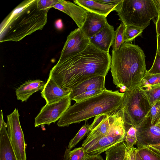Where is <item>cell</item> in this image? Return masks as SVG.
I'll use <instances>...</instances> for the list:
<instances>
[{
	"label": "cell",
	"instance_id": "cell-15",
	"mask_svg": "<svg viewBox=\"0 0 160 160\" xmlns=\"http://www.w3.org/2000/svg\"><path fill=\"white\" fill-rule=\"evenodd\" d=\"M115 33L113 26L108 23L101 31L89 39L90 42L100 50L109 52L113 42Z\"/></svg>",
	"mask_w": 160,
	"mask_h": 160
},
{
	"label": "cell",
	"instance_id": "cell-40",
	"mask_svg": "<svg viewBox=\"0 0 160 160\" xmlns=\"http://www.w3.org/2000/svg\"><path fill=\"white\" fill-rule=\"evenodd\" d=\"M58 1V2L53 6V8L63 12H64V7L63 5L59 2V0Z\"/></svg>",
	"mask_w": 160,
	"mask_h": 160
},
{
	"label": "cell",
	"instance_id": "cell-38",
	"mask_svg": "<svg viewBox=\"0 0 160 160\" xmlns=\"http://www.w3.org/2000/svg\"><path fill=\"white\" fill-rule=\"evenodd\" d=\"M157 34L160 35V12L155 22Z\"/></svg>",
	"mask_w": 160,
	"mask_h": 160
},
{
	"label": "cell",
	"instance_id": "cell-5",
	"mask_svg": "<svg viewBox=\"0 0 160 160\" xmlns=\"http://www.w3.org/2000/svg\"><path fill=\"white\" fill-rule=\"evenodd\" d=\"M126 26L144 29L160 12V0H123L116 11Z\"/></svg>",
	"mask_w": 160,
	"mask_h": 160
},
{
	"label": "cell",
	"instance_id": "cell-6",
	"mask_svg": "<svg viewBox=\"0 0 160 160\" xmlns=\"http://www.w3.org/2000/svg\"><path fill=\"white\" fill-rule=\"evenodd\" d=\"M123 93L121 108L125 123L137 128L147 118L151 106L144 90L139 86Z\"/></svg>",
	"mask_w": 160,
	"mask_h": 160
},
{
	"label": "cell",
	"instance_id": "cell-14",
	"mask_svg": "<svg viewBox=\"0 0 160 160\" xmlns=\"http://www.w3.org/2000/svg\"><path fill=\"white\" fill-rule=\"evenodd\" d=\"M71 92V89L62 88L49 76L44 88L41 92V94L42 97L45 99L46 104H50L70 95Z\"/></svg>",
	"mask_w": 160,
	"mask_h": 160
},
{
	"label": "cell",
	"instance_id": "cell-9",
	"mask_svg": "<svg viewBox=\"0 0 160 160\" xmlns=\"http://www.w3.org/2000/svg\"><path fill=\"white\" fill-rule=\"evenodd\" d=\"M18 109L7 116V132L9 140L19 160H27L24 134L19 119Z\"/></svg>",
	"mask_w": 160,
	"mask_h": 160
},
{
	"label": "cell",
	"instance_id": "cell-13",
	"mask_svg": "<svg viewBox=\"0 0 160 160\" xmlns=\"http://www.w3.org/2000/svg\"><path fill=\"white\" fill-rule=\"evenodd\" d=\"M108 23L106 17L88 11L85 21L80 28L89 39L101 31Z\"/></svg>",
	"mask_w": 160,
	"mask_h": 160
},
{
	"label": "cell",
	"instance_id": "cell-23",
	"mask_svg": "<svg viewBox=\"0 0 160 160\" xmlns=\"http://www.w3.org/2000/svg\"><path fill=\"white\" fill-rule=\"evenodd\" d=\"M90 132V125L85 124L80 129L75 136L70 141L68 148L71 150L83 139Z\"/></svg>",
	"mask_w": 160,
	"mask_h": 160
},
{
	"label": "cell",
	"instance_id": "cell-43",
	"mask_svg": "<svg viewBox=\"0 0 160 160\" xmlns=\"http://www.w3.org/2000/svg\"><path fill=\"white\" fill-rule=\"evenodd\" d=\"M70 150L68 148L65 150L63 160H69L68 153Z\"/></svg>",
	"mask_w": 160,
	"mask_h": 160
},
{
	"label": "cell",
	"instance_id": "cell-47",
	"mask_svg": "<svg viewBox=\"0 0 160 160\" xmlns=\"http://www.w3.org/2000/svg\"><path fill=\"white\" fill-rule=\"evenodd\" d=\"M160 120V119H159V120L158 121V122Z\"/></svg>",
	"mask_w": 160,
	"mask_h": 160
},
{
	"label": "cell",
	"instance_id": "cell-17",
	"mask_svg": "<svg viewBox=\"0 0 160 160\" xmlns=\"http://www.w3.org/2000/svg\"><path fill=\"white\" fill-rule=\"evenodd\" d=\"M74 3L89 12L107 17L111 12L117 11L119 4L112 5L103 3L100 1L75 0Z\"/></svg>",
	"mask_w": 160,
	"mask_h": 160
},
{
	"label": "cell",
	"instance_id": "cell-7",
	"mask_svg": "<svg viewBox=\"0 0 160 160\" xmlns=\"http://www.w3.org/2000/svg\"><path fill=\"white\" fill-rule=\"evenodd\" d=\"M122 118L123 112L121 108L113 113L102 114L95 117L90 125V132L82 143V146L83 149L107 134Z\"/></svg>",
	"mask_w": 160,
	"mask_h": 160
},
{
	"label": "cell",
	"instance_id": "cell-24",
	"mask_svg": "<svg viewBox=\"0 0 160 160\" xmlns=\"http://www.w3.org/2000/svg\"><path fill=\"white\" fill-rule=\"evenodd\" d=\"M144 29L132 26H126L124 34V43L131 42L138 36H142V33Z\"/></svg>",
	"mask_w": 160,
	"mask_h": 160
},
{
	"label": "cell",
	"instance_id": "cell-16",
	"mask_svg": "<svg viewBox=\"0 0 160 160\" xmlns=\"http://www.w3.org/2000/svg\"><path fill=\"white\" fill-rule=\"evenodd\" d=\"M105 77L102 76L91 78L71 89L69 96L71 100L86 92L94 89L103 90L105 88Z\"/></svg>",
	"mask_w": 160,
	"mask_h": 160
},
{
	"label": "cell",
	"instance_id": "cell-31",
	"mask_svg": "<svg viewBox=\"0 0 160 160\" xmlns=\"http://www.w3.org/2000/svg\"><path fill=\"white\" fill-rule=\"evenodd\" d=\"M147 73L150 75L160 74V56L156 52L153 64Z\"/></svg>",
	"mask_w": 160,
	"mask_h": 160
},
{
	"label": "cell",
	"instance_id": "cell-18",
	"mask_svg": "<svg viewBox=\"0 0 160 160\" xmlns=\"http://www.w3.org/2000/svg\"><path fill=\"white\" fill-rule=\"evenodd\" d=\"M45 83L40 80H29L25 82L16 90L17 99L22 102H26L34 93L42 91Z\"/></svg>",
	"mask_w": 160,
	"mask_h": 160
},
{
	"label": "cell",
	"instance_id": "cell-44",
	"mask_svg": "<svg viewBox=\"0 0 160 160\" xmlns=\"http://www.w3.org/2000/svg\"><path fill=\"white\" fill-rule=\"evenodd\" d=\"M135 160H142L137 150V148H136L134 153Z\"/></svg>",
	"mask_w": 160,
	"mask_h": 160
},
{
	"label": "cell",
	"instance_id": "cell-26",
	"mask_svg": "<svg viewBox=\"0 0 160 160\" xmlns=\"http://www.w3.org/2000/svg\"><path fill=\"white\" fill-rule=\"evenodd\" d=\"M149 118L150 124L154 125L157 124L160 118V100L154 103L147 116Z\"/></svg>",
	"mask_w": 160,
	"mask_h": 160
},
{
	"label": "cell",
	"instance_id": "cell-37",
	"mask_svg": "<svg viewBox=\"0 0 160 160\" xmlns=\"http://www.w3.org/2000/svg\"><path fill=\"white\" fill-rule=\"evenodd\" d=\"M87 160H104L100 154L88 155Z\"/></svg>",
	"mask_w": 160,
	"mask_h": 160
},
{
	"label": "cell",
	"instance_id": "cell-4",
	"mask_svg": "<svg viewBox=\"0 0 160 160\" xmlns=\"http://www.w3.org/2000/svg\"><path fill=\"white\" fill-rule=\"evenodd\" d=\"M124 93L105 88L99 94L70 106L58 120L59 127H68L102 114H109L119 109Z\"/></svg>",
	"mask_w": 160,
	"mask_h": 160
},
{
	"label": "cell",
	"instance_id": "cell-2",
	"mask_svg": "<svg viewBox=\"0 0 160 160\" xmlns=\"http://www.w3.org/2000/svg\"><path fill=\"white\" fill-rule=\"evenodd\" d=\"M145 55L138 46L124 42L112 51L111 72L113 83L122 92L139 85L146 74Z\"/></svg>",
	"mask_w": 160,
	"mask_h": 160
},
{
	"label": "cell",
	"instance_id": "cell-46",
	"mask_svg": "<svg viewBox=\"0 0 160 160\" xmlns=\"http://www.w3.org/2000/svg\"><path fill=\"white\" fill-rule=\"evenodd\" d=\"M160 128V120L156 124Z\"/></svg>",
	"mask_w": 160,
	"mask_h": 160
},
{
	"label": "cell",
	"instance_id": "cell-21",
	"mask_svg": "<svg viewBox=\"0 0 160 160\" xmlns=\"http://www.w3.org/2000/svg\"><path fill=\"white\" fill-rule=\"evenodd\" d=\"M128 149L124 142L105 151V160H127Z\"/></svg>",
	"mask_w": 160,
	"mask_h": 160
},
{
	"label": "cell",
	"instance_id": "cell-30",
	"mask_svg": "<svg viewBox=\"0 0 160 160\" xmlns=\"http://www.w3.org/2000/svg\"><path fill=\"white\" fill-rule=\"evenodd\" d=\"M86 154L82 146L75 148L69 151V160H82Z\"/></svg>",
	"mask_w": 160,
	"mask_h": 160
},
{
	"label": "cell",
	"instance_id": "cell-19",
	"mask_svg": "<svg viewBox=\"0 0 160 160\" xmlns=\"http://www.w3.org/2000/svg\"><path fill=\"white\" fill-rule=\"evenodd\" d=\"M59 1L64 7L63 12L73 20L78 28H81L85 21L88 11L71 2L63 0Z\"/></svg>",
	"mask_w": 160,
	"mask_h": 160
},
{
	"label": "cell",
	"instance_id": "cell-45",
	"mask_svg": "<svg viewBox=\"0 0 160 160\" xmlns=\"http://www.w3.org/2000/svg\"><path fill=\"white\" fill-rule=\"evenodd\" d=\"M88 155V154L87 153L82 160H87Z\"/></svg>",
	"mask_w": 160,
	"mask_h": 160
},
{
	"label": "cell",
	"instance_id": "cell-32",
	"mask_svg": "<svg viewBox=\"0 0 160 160\" xmlns=\"http://www.w3.org/2000/svg\"><path fill=\"white\" fill-rule=\"evenodd\" d=\"M103 91L101 89H96L86 92L75 97L73 100L76 102H80L99 94Z\"/></svg>",
	"mask_w": 160,
	"mask_h": 160
},
{
	"label": "cell",
	"instance_id": "cell-48",
	"mask_svg": "<svg viewBox=\"0 0 160 160\" xmlns=\"http://www.w3.org/2000/svg\"></svg>",
	"mask_w": 160,
	"mask_h": 160
},
{
	"label": "cell",
	"instance_id": "cell-33",
	"mask_svg": "<svg viewBox=\"0 0 160 160\" xmlns=\"http://www.w3.org/2000/svg\"><path fill=\"white\" fill-rule=\"evenodd\" d=\"M58 1V0H38V8L40 10H49Z\"/></svg>",
	"mask_w": 160,
	"mask_h": 160
},
{
	"label": "cell",
	"instance_id": "cell-8",
	"mask_svg": "<svg viewBox=\"0 0 160 160\" xmlns=\"http://www.w3.org/2000/svg\"><path fill=\"white\" fill-rule=\"evenodd\" d=\"M126 133L123 118L119 121L106 135L84 149L90 155H98L124 142Z\"/></svg>",
	"mask_w": 160,
	"mask_h": 160
},
{
	"label": "cell",
	"instance_id": "cell-22",
	"mask_svg": "<svg viewBox=\"0 0 160 160\" xmlns=\"http://www.w3.org/2000/svg\"><path fill=\"white\" fill-rule=\"evenodd\" d=\"M141 88L144 90L151 106L160 100V83Z\"/></svg>",
	"mask_w": 160,
	"mask_h": 160
},
{
	"label": "cell",
	"instance_id": "cell-12",
	"mask_svg": "<svg viewBox=\"0 0 160 160\" xmlns=\"http://www.w3.org/2000/svg\"><path fill=\"white\" fill-rule=\"evenodd\" d=\"M136 129L137 146L160 144V128L156 125H151L149 118Z\"/></svg>",
	"mask_w": 160,
	"mask_h": 160
},
{
	"label": "cell",
	"instance_id": "cell-10",
	"mask_svg": "<svg viewBox=\"0 0 160 160\" xmlns=\"http://www.w3.org/2000/svg\"><path fill=\"white\" fill-rule=\"evenodd\" d=\"M71 101L69 95L57 102L46 104L35 118V127L43 124L49 125L59 120L71 106Z\"/></svg>",
	"mask_w": 160,
	"mask_h": 160
},
{
	"label": "cell",
	"instance_id": "cell-41",
	"mask_svg": "<svg viewBox=\"0 0 160 160\" xmlns=\"http://www.w3.org/2000/svg\"><path fill=\"white\" fill-rule=\"evenodd\" d=\"M157 49L156 52L160 56V35L157 34Z\"/></svg>",
	"mask_w": 160,
	"mask_h": 160
},
{
	"label": "cell",
	"instance_id": "cell-20",
	"mask_svg": "<svg viewBox=\"0 0 160 160\" xmlns=\"http://www.w3.org/2000/svg\"><path fill=\"white\" fill-rule=\"evenodd\" d=\"M7 128L5 122L0 129V160H19L9 140Z\"/></svg>",
	"mask_w": 160,
	"mask_h": 160
},
{
	"label": "cell",
	"instance_id": "cell-3",
	"mask_svg": "<svg viewBox=\"0 0 160 160\" xmlns=\"http://www.w3.org/2000/svg\"><path fill=\"white\" fill-rule=\"evenodd\" d=\"M37 2L38 0L23 1L4 19L0 25L1 42L18 41L42 29L49 10H40Z\"/></svg>",
	"mask_w": 160,
	"mask_h": 160
},
{
	"label": "cell",
	"instance_id": "cell-25",
	"mask_svg": "<svg viewBox=\"0 0 160 160\" xmlns=\"http://www.w3.org/2000/svg\"><path fill=\"white\" fill-rule=\"evenodd\" d=\"M125 28V25L122 22L115 31L114 41L112 45V50H118L124 43L123 38Z\"/></svg>",
	"mask_w": 160,
	"mask_h": 160
},
{
	"label": "cell",
	"instance_id": "cell-28",
	"mask_svg": "<svg viewBox=\"0 0 160 160\" xmlns=\"http://www.w3.org/2000/svg\"><path fill=\"white\" fill-rule=\"evenodd\" d=\"M160 83V74L150 75L146 73L139 86L141 88Z\"/></svg>",
	"mask_w": 160,
	"mask_h": 160
},
{
	"label": "cell",
	"instance_id": "cell-36",
	"mask_svg": "<svg viewBox=\"0 0 160 160\" xmlns=\"http://www.w3.org/2000/svg\"><path fill=\"white\" fill-rule=\"evenodd\" d=\"M123 0H101L100 2L106 4L112 5H117L121 3Z\"/></svg>",
	"mask_w": 160,
	"mask_h": 160
},
{
	"label": "cell",
	"instance_id": "cell-34",
	"mask_svg": "<svg viewBox=\"0 0 160 160\" xmlns=\"http://www.w3.org/2000/svg\"><path fill=\"white\" fill-rule=\"evenodd\" d=\"M147 148L160 160V145L156 144L143 146Z\"/></svg>",
	"mask_w": 160,
	"mask_h": 160
},
{
	"label": "cell",
	"instance_id": "cell-42",
	"mask_svg": "<svg viewBox=\"0 0 160 160\" xmlns=\"http://www.w3.org/2000/svg\"><path fill=\"white\" fill-rule=\"evenodd\" d=\"M5 123L3 118L2 111L1 110V116L0 118V129L2 128Z\"/></svg>",
	"mask_w": 160,
	"mask_h": 160
},
{
	"label": "cell",
	"instance_id": "cell-35",
	"mask_svg": "<svg viewBox=\"0 0 160 160\" xmlns=\"http://www.w3.org/2000/svg\"><path fill=\"white\" fill-rule=\"evenodd\" d=\"M136 148L134 147L130 150H128L127 160H135L134 153Z\"/></svg>",
	"mask_w": 160,
	"mask_h": 160
},
{
	"label": "cell",
	"instance_id": "cell-27",
	"mask_svg": "<svg viewBox=\"0 0 160 160\" xmlns=\"http://www.w3.org/2000/svg\"><path fill=\"white\" fill-rule=\"evenodd\" d=\"M125 140L128 150L131 149L137 141V129L135 127L131 126L127 130Z\"/></svg>",
	"mask_w": 160,
	"mask_h": 160
},
{
	"label": "cell",
	"instance_id": "cell-1",
	"mask_svg": "<svg viewBox=\"0 0 160 160\" xmlns=\"http://www.w3.org/2000/svg\"><path fill=\"white\" fill-rule=\"evenodd\" d=\"M111 59L109 52L90 43L80 53L66 59L59 58L49 76L62 88L71 89L91 78L106 77L111 68Z\"/></svg>",
	"mask_w": 160,
	"mask_h": 160
},
{
	"label": "cell",
	"instance_id": "cell-11",
	"mask_svg": "<svg viewBox=\"0 0 160 160\" xmlns=\"http://www.w3.org/2000/svg\"><path fill=\"white\" fill-rule=\"evenodd\" d=\"M90 43L89 39L80 28L75 29L68 36L59 58L66 59L80 53L86 48Z\"/></svg>",
	"mask_w": 160,
	"mask_h": 160
},
{
	"label": "cell",
	"instance_id": "cell-39",
	"mask_svg": "<svg viewBox=\"0 0 160 160\" xmlns=\"http://www.w3.org/2000/svg\"><path fill=\"white\" fill-rule=\"evenodd\" d=\"M55 26L58 30H61L63 27V24L62 20L59 19L56 20L55 22Z\"/></svg>",
	"mask_w": 160,
	"mask_h": 160
},
{
	"label": "cell",
	"instance_id": "cell-29",
	"mask_svg": "<svg viewBox=\"0 0 160 160\" xmlns=\"http://www.w3.org/2000/svg\"><path fill=\"white\" fill-rule=\"evenodd\" d=\"M137 150L142 160H160L147 148L143 146H137Z\"/></svg>",
	"mask_w": 160,
	"mask_h": 160
}]
</instances>
